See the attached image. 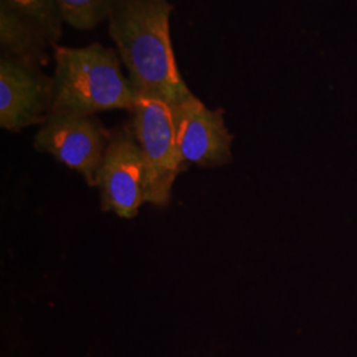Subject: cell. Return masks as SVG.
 Masks as SVG:
<instances>
[{
  "label": "cell",
  "instance_id": "6da1fadb",
  "mask_svg": "<svg viewBox=\"0 0 357 357\" xmlns=\"http://www.w3.org/2000/svg\"><path fill=\"white\" fill-rule=\"evenodd\" d=\"M169 0H110L107 26L137 94L176 106L192 93L180 75L169 20Z\"/></svg>",
  "mask_w": 357,
  "mask_h": 357
},
{
  "label": "cell",
  "instance_id": "7a4b0ae2",
  "mask_svg": "<svg viewBox=\"0 0 357 357\" xmlns=\"http://www.w3.org/2000/svg\"><path fill=\"white\" fill-rule=\"evenodd\" d=\"M53 60L52 110L84 115L132 110L137 93L114 48L100 43L81 48L54 45Z\"/></svg>",
  "mask_w": 357,
  "mask_h": 357
},
{
  "label": "cell",
  "instance_id": "3957f363",
  "mask_svg": "<svg viewBox=\"0 0 357 357\" xmlns=\"http://www.w3.org/2000/svg\"><path fill=\"white\" fill-rule=\"evenodd\" d=\"M131 128L146 167V203L166 206L174 183L187 166L178 151L174 106L146 94H137Z\"/></svg>",
  "mask_w": 357,
  "mask_h": 357
},
{
  "label": "cell",
  "instance_id": "277c9868",
  "mask_svg": "<svg viewBox=\"0 0 357 357\" xmlns=\"http://www.w3.org/2000/svg\"><path fill=\"white\" fill-rule=\"evenodd\" d=\"M110 137L112 131L96 115L52 110L40 125L33 147L75 169L90 187H96Z\"/></svg>",
  "mask_w": 357,
  "mask_h": 357
},
{
  "label": "cell",
  "instance_id": "5b68a950",
  "mask_svg": "<svg viewBox=\"0 0 357 357\" xmlns=\"http://www.w3.org/2000/svg\"><path fill=\"white\" fill-rule=\"evenodd\" d=\"M97 185L105 212L132 218L146 203V167L131 125L112 131Z\"/></svg>",
  "mask_w": 357,
  "mask_h": 357
},
{
  "label": "cell",
  "instance_id": "8992f818",
  "mask_svg": "<svg viewBox=\"0 0 357 357\" xmlns=\"http://www.w3.org/2000/svg\"><path fill=\"white\" fill-rule=\"evenodd\" d=\"M53 77L0 57V128L17 132L41 125L53 106Z\"/></svg>",
  "mask_w": 357,
  "mask_h": 357
},
{
  "label": "cell",
  "instance_id": "52a82bcc",
  "mask_svg": "<svg viewBox=\"0 0 357 357\" xmlns=\"http://www.w3.org/2000/svg\"><path fill=\"white\" fill-rule=\"evenodd\" d=\"M178 151L185 166L221 167L231 160L233 137L221 109H209L195 94L174 106Z\"/></svg>",
  "mask_w": 357,
  "mask_h": 357
},
{
  "label": "cell",
  "instance_id": "ba28073f",
  "mask_svg": "<svg viewBox=\"0 0 357 357\" xmlns=\"http://www.w3.org/2000/svg\"><path fill=\"white\" fill-rule=\"evenodd\" d=\"M50 48L53 44L40 28L0 4V57L43 69L51 63Z\"/></svg>",
  "mask_w": 357,
  "mask_h": 357
},
{
  "label": "cell",
  "instance_id": "9c48e42d",
  "mask_svg": "<svg viewBox=\"0 0 357 357\" xmlns=\"http://www.w3.org/2000/svg\"><path fill=\"white\" fill-rule=\"evenodd\" d=\"M0 4L40 28L53 47L59 45L65 23L54 0H0Z\"/></svg>",
  "mask_w": 357,
  "mask_h": 357
},
{
  "label": "cell",
  "instance_id": "30bf717a",
  "mask_svg": "<svg viewBox=\"0 0 357 357\" xmlns=\"http://www.w3.org/2000/svg\"><path fill=\"white\" fill-rule=\"evenodd\" d=\"M65 24L77 31H93L107 20L110 0H54Z\"/></svg>",
  "mask_w": 357,
  "mask_h": 357
}]
</instances>
